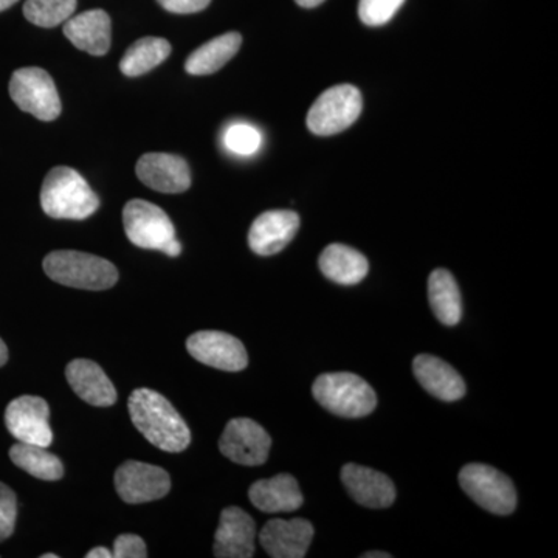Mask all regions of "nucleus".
<instances>
[{
	"label": "nucleus",
	"instance_id": "nucleus-5",
	"mask_svg": "<svg viewBox=\"0 0 558 558\" xmlns=\"http://www.w3.org/2000/svg\"><path fill=\"white\" fill-rule=\"evenodd\" d=\"M123 223L128 240L140 248L159 250L171 258L182 252L174 223L163 209L148 201L128 202L123 209Z\"/></svg>",
	"mask_w": 558,
	"mask_h": 558
},
{
	"label": "nucleus",
	"instance_id": "nucleus-38",
	"mask_svg": "<svg viewBox=\"0 0 558 558\" xmlns=\"http://www.w3.org/2000/svg\"><path fill=\"white\" fill-rule=\"evenodd\" d=\"M43 558H58L57 554H44Z\"/></svg>",
	"mask_w": 558,
	"mask_h": 558
},
{
	"label": "nucleus",
	"instance_id": "nucleus-15",
	"mask_svg": "<svg viewBox=\"0 0 558 558\" xmlns=\"http://www.w3.org/2000/svg\"><path fill=\"white\" fill-rule=\"evenodd\" d=\"M256 524L247 512L240 508H227L220 513L215 535V557L250 558L255 556Z\"/></svg>",
	"mask_w": 558,
	"mask_h": 558
},
{
	"label": "nucleus",
	"instance_id": "nucleus-36",
	"mask_svg": "<svg viewBox=\"0 0 558 558\" xmlns=\"http://www.w3.org/2000/svg\"><path fill=\"white\" fill-rule=\"evenodd\" d=\"M391 554L380 553V550H373V553L362 554V558H391Z\"/></svg>",
	"mask_w": 558,
	"mask_h": 558
},
{
	"label": "nucleus",
	"instance_id": "nucleus-20",
	"mask_svg": "<svg viewBox=\"0 0 558 558\" xmlns=\"http://www.w3.org/2000/svg\"><path fill=\"white\" fill-rule=\"evenodd\" d=\"M65 377L75 395L94 407H110L117 402V389L100 365L92 360L76 359L65 368Z\"/></svg>",
	"mask_w": 558,
	"mask_h": 558
},
{
	"label": "nucleus",
	"instance_id": "nucleus-29",
	"mask_svg": "<svg viewBox=\"0 0 558 558\" xmlns=\"http://www.w3.org/2000/svg\"><path fill=\"white\" fill-rule=\"evenodd\" d=\"M405 0H360L359 16L368 27H381L388 24Z\"/></svg>",
	"mask_w": 558,
	"mask_h": 558
},
{
	"label": "nucleus",
	"instance_id": "nucleus-30",
	"mask_svg": "<svg viewBox=\"0 0 558 558\" xmlns=\"http://www.w3.org/2000/svg\"><path fill=\"white\" fill-rule=\"evenodd\" d=\"M17 519L16 495L9 486L0 483V542L13 535Z\"/></svg>",
	"mask_w": 558,
	"mask_h": 558
},
{
	"label": "nucleus",
	"instance_id": "nucleus-13",
	"mask_svg": "<svg viewBox=\"0 0 558 558\" xmlns=\"http://www.w3.org/2000/svg\"><path fill=\"white\" fill-rule=\"evenodd\" d=\"M300 229V216L289 209L266 211L248 231V245L259 256L277 255L288 247Z\"/></svg>",
	"mask_w": 558,
	"mask_h": 558
},
{
	"label": "nucleus",
	"instance_id": "nucleus-31",
	"mask_svg": "<svg viewBox=\"0 0 558 558\" xmlns=\"http://www.w3.org/2000/svg\"><path fill=\"white\" fill-rule=\"evenodd\" d=\"M112 557L116 558H146L148 549L142 537L134 534H123L113 543Z\"/></svg>",
	"mask_w": 558,
	"mask_h": 558
},
{
	"label": "nucleus",
	"instance_id": "nucleus-37",
	"mask_svg": "<svg viewBox=\"0 0 558 558\" xmlns=\"http://www.w3.org/2000/svg\"><path fill=\"white\" fill-rule=\"evenodd\" d=\"M16 2L17 0H0V11L10 9V7H13Z\"/></svg>",
	"mask_w": 558,
	"mask_h": 558
},
{
	"label": "nucleus",
	"instance_id": "nucleus-26",
	"mask_svg": "<svg viewBox=\"0 0 558 558\" xmlns=\"http://www.w3.org/2000/svg\"><path fill=\"white\" fill-rule=\"evenodd\" d=\"M171 53V44L161 38H142L124 53L120 61V70L123 75L135 78L145 75L167 60Z\"/></svg>",
	"mask_w": 558,
	"mask_h": 558
},
{
	"label": "nucleus",
	"instance_id": "nucleus-12",
	"mask_svg": "<svg viewBox=\"0 0 558 558\" xmlns=\"http://www.w3.org/2000/svg\"><path fill=\"white\" fill-rule=\"evenodd\" d=\"M186 349L197 362L211 368L238 373L247 368L248 355L236 337L220 330H201L186 340Z\"/></svg>",
	"mask_w": 558,
	"mask_h": 558
},
{
	"label": "nucleus",
	"instance_id": "nucleus-25",
	"mask_svg": "<svg viewBox=\"0 0 558 558\" xmlns=\"http://www.w3.org/2000/svg\"><path fill=\"white\" fill-rule=\"evenodd\" d=\"M10 458L28 475L43 481H58L64 475L61 459L47 451L46 447L17 442L10 449Z\"/></svg>",
	"mask_w": 558,
	"mask_h": 558
},
{
	"label": "nucleus",
	"instance_id": "nucleus-14",
	"mask_svg": "<svg viewBox=\"0 0 558 558\" xmlns=\"http://www.w3.org/2000/svg\"><path fill=\"white\" fill-rule=\"evenodd\" d=\"M135 171L146 186L159 191V193H185L191 186L190 165L174 154H145L140 157Z\"/></svg>",
	"mask_w": 558,
	"mask_h": 558
},
{
	"label": "nucleus",
	"instance_id": "nucleus-17",
	"mask_svg": "<svg viewBox=\"0 0 558 558\" xmlns=\"http://www.w3.org/2000/svg\"><path fill=\"white\" fill-rule=\"evenodd\" d=\"M341 481L349 495L369 509H385L396 501V487L385 473L359 464H347Z\"/></svg>",
	"mask_w": 558,
	"mask_h": 558
},
{
	"label": "nucleus",
	"instance_id": "nucleus-35",
	"mask_svg": "<svg viewBox=\"0 0 558 558\" xmlns=\"http://www.w3.org/2000/svg\"><path fill=\"white\" fill-rule=\"evenodd\" d=\"M9 362V349H7V344L3 343V340L0 339V366L5 365Z\"/></svg>",
	"mask_w": 558,
	"mask_h": 558
},
{
	"label": "nucleus",
	"instance_id": "nucleus-7",
	"mask_svg": "<svg viewBox=\"0 0 558 558\" xmlns=\"http://www.w3.org/2000/svg\"><path fill=\"white\" fill-rule=\"evenodd\" d=\"M459 484L476 505L495 515H510L517 508L512 481L490 465H465L459 472Z\"/></svg>",
	"mask_w": 558,
	"mask_h": 558
},
{
	"label": "nucleus",
	"instance_id": "nucleus-22",
	"mask_svg": "<svg viewBox=\"0 0 558 558\" xmlns=\"http://www.w3.org/2000/svg\"><path fill=\"white\" fill-rule=\"evenodd\" d=\"M319 270L341 286H354L366 278L369 263L357 250L343 244H330L319 256Z\"/></svg>",
	"mask_w": 558,
	"mask_h": 558
},
{
	"label": "nucleus",
	"instance_id": "nucleus-33",
	"mask_svg": "<svg viewBox=\"0 0 558 558\" xmlns=\"http://www.w3.org/2000/svg\"><path fill=\"white\" fill-rule=\"evenodd\" d=\"M86 558H112V553L106 548H94L86 554Z\"/></svg>",
	"mask_w": 558,
	"mask_h": 558
},
{
	"label": "nucleus",
	"instance_id": "nucleus-10",
	"mask_svg": "<svg viewBox=\"0 0 558 558\" xmlns=\"http://www.w3.org/2000/svg\"><path fill=\"white\" fill-rule=\"evenodd\" d=\"M49 403L36 396H21L11 400L5 411V424L20 442L49 449L53 442Z\"/></svg>",
	"mask_w": 558,
	"mask_h": 558
},
{
	"label": "nucleus",
	"instance_id": "nucleus-32",
	"mask_svg": "<svg viewBox=\"0 0 558 558\" xmlns=\"http://www.w3.org/2000/svg\"><path fill=\"white\" fill-rule=\"evenodd\" d=\"M165 10L175 14H193L207 9L211 0H157Z\"/></svg>",
	"mask_w": 558,
	"mask_h": 558
},
{
	"label": "nucleus",
	"instance_id": "nucleus-28",
	"mask_svg": "<svg viewBox=\"0 0 558 558\" xmlns=\"http://www.w3.org/2000/svg\"><path fill=\"white\" fill-rule=\"evenodd\" d=\"M223 145L236 156H253L263 145V135L247 123H234L223 132Z\"/></svg>",
	"mask_w": 558,
	"mask_h": 558
},
{
	"label": "nucleus",
	"instance_id": "nucleus-24",
	"mask_svg": "<svg viewBox=\"0 0 558 558\" xmlns=\"http://www.w3.org/2000/svg\"><path fill=\"white\" fill-rule=\"evenodd\" d=\"M429 306L442 325L457 326L462 317L461 290L449 270L436 269L428 278Z\"/></svg>",
	"mask_w": 558,
	"mask_h": 558
},
{
	"label": "nucleus",
	"instance_id": "nucleus-21",
	"mask_svg": "<svg viewBox=\"0 0 558 558\" xmlns=\"http://www.w3.org/2000/svg\"><path fill=\"white\" fill-rule=\"evenodd\" d=\"M248 498L256 509L267 513L295 512L304 502L299 481L288 473L256 481L250 487Z\"/></svg>",
	"mask_w": 558,
	"mask_h": 558
},
{
	"label": "nucleus",
	"instance_id": "nucleus-1",
	"mask_svg": "<svg viewBox=\"0 0 558 558\" xmlns=\"http://www.w3.org/2000/svg\"><path fill=\"white\" fill-rule=\"evenodd\" d=\"M128 409L132 424L157 449L168 453H179L189 449V425L171 405L170 400L165 399L159 392L148 388L135 389Z\"/></svg>",
	"mask_w": 558,
	"mask_h": 558
},
{
	"label": "nucleus",
	"instance_id": "nucleus-16",
	"mask_svg": "<svg viewBox=\"0 0 558 558\" xmlns=\"http://www.w3.org/2000/svg\"><path fill=\"white\" fill-rule=\"evenodd\" d=\"M314 526L304 519L270 520L259 534L260 546L274 558L306 557Z\"/></svg>",
	"mask_w": 558,
	"mask_h": 558
},
{
	"label": "nucleus",
	"instance_id": "nucleus-2",
	"mask_svg": "<svg viewBox=\"0 0 558 558\" xmlns=\"http://www.w3.org/2000/svg\"><path fill=\"white\" fill-rule=\"evenodd\" d=\"M40 207L53 219L84 220L100 208V199L78 171L57 167L44 180Z\"/></svg>",
	"mask_w": 558,
	"mask_h": 558
},
{
	"label": "nucleus",
	"instance_id": "nucleus-8",
	"mask_svg": "<svg viewBox=\"0 0 558 558\" xmlns=\"http://www.w3.org/2000/svg\"><path fill=\"white\" fill-rule=\"evenodd\" d=\"M10 97L17 108L40 121H53L61 116L60 95L46 70H16L10 81Z\"/></svg>",
	"mask_w": 558,
	"mask_h": 558
},
{
	"label": "nucleus",
	"instance_id": "nucleus-9",
	"mask_svg": "<svg viewBox=\"0 0 558 558\" xmlns=\"http://www.w3.org/2000/svg\"><path fill=\"white\" fill-rule=\"evenodd\" d=\"M271 439L258 422L231 418L219 440L220 453L241 465H263L269 459Z\"/></svg>",
	"mask_w": 558,
	"mask_h": 558
},
{
	"label": "nucleus",
	"instance_id": "nucleus-3",
	"mask_svg": "<svg viewBox=\"0 0 558 558\" xmlns=\"http://www.w3.org/2000/svg\"><path fill=\"white\" fill-rule=\"evenodd\" d=\"M47 277L58 284L83 290H106L119 281V271L108 259L75 250H58L44 259Z\"/></svg>",
	"mask_w": 558,
	"mask_h": 558
},
{
	"label": "nucleus",
	"instance_id": "nucleus-34",
	"mask_svg": "<svg viewBox=\"0 0 558 558\" xmlns=\"http://www.w3.org/2000/svg\"><path fill=\"white\" fill-rule=\"evenodd\" d=\"M303 9H315V7L322 5L325 0H295Z\"/></svg>",
	"mask_w": 558,
	"mask_h": 558
},
{
	"label": "nucleus",
	"instance_id": "nucleus-23",
	"mask_svg": "<svg viewBox=\"0 0 558 558\" xmlns=\"http://www.w3.org/2000/svg\"><path fill=\"white\" fill-rule=\"evenodd\" d=\"M241 46L240 33L230 32L218 36L190 54L185 70L194 76L211 75L222 69L240 51Z\"/></svg>",
	"mask_w": 558,
	"mask_h": 558
},
{
	"label": "nucleus",
	"instance_id": "nucleus-19",
	"mask_svg": "<svg viewBox=\"0 0 558 558\" xmlns=\"http://www.w3.org/2000/svg\"><path fill=\"white\" fill-rule=\"evenodd\" d=\"M413 373L425 391L444 402H457L465 396V381L458 371L435 355H417Z\"/></svg>",
	"mask_w": 558,
	"mask_h": 558
},
{
	"label": "nucleus",
	"instance_id": "nucleus-6",
	"mask_svg": "<svg viewBox=\"0 0 558 558\" xmlns=\"http://www.w3.org/2000/svg\"><path fill=\"white\" fill-rule=\"evenodd\" d=\"M363 109L357 87L341 84L323 92L307 113V128L315 135L328 137L347 131L357 121Z\"/></svg>",
	"mask_w": 558,
	"mask_h": 558
},
{
	"label": "nucleus",
	"instance_id": "nucleus-27",
	"mask_svg": "<svg viewBox=\"0 0 558 558\" xmlns=\"http://www.w3.org/2000/svg\"><path fill=\"white\" fill-rule=\"evenodd\" d=\"M76 0H27L24 3L25 20L43 28H53L73 16Z\"/></svg>",
	"mask_w": 558,
	"mask_h": 558
},
{
	"label": "nucleus",
	"instance_id": "nucleus-4",
	"mask_svg": "<svg viewBox=\"0 0 558 558\" xmlns=\"http://www.w3.org/2000/svg\"><path fill=\"white\" fill-rule=\"evenodd\" d=\"M312 395L323 409L341 417H365L377 405L373 387L351 373L323 374L314 381Z\"/></svg>",
	"mask_w": 558,
	"mask_h": 558
},
{
	"label": "nucleus",
	"instance_id": "nucleus-11",
	"mask_svg": "<svg viewBox=\"0 0 558 558\" xmlns=\"http://www.w3.org/2000/svg\"><path fill=\"white\" fill-rule=\"evenodd\" d=\"M117 492L128 505L156 501L167 497L171 490L168 472L146 462L126 461L116 472Z\"/></svg>",
	"mask_w": 558,
	"mask_h": 558
},
{
	"label": "nucleus",
	"instance_id": "nucleus-18",
	"mask_svg": "<svg viewBox=\"0 0 558 558\" xmlns=\"http://www.w3.org/2000/svg\"><path fill=\"white\" fill-rule=\"evenodd\" d=\"M62 32L76 49L94 57H105L112 43V22L102 10L84 11L69 17Z\"/></svg>",
	"mask_w": 558,
	"mask_h": 558
}]
</instances>
